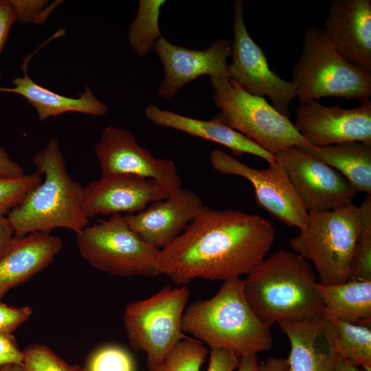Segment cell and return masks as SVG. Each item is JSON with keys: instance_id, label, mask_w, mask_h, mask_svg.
<instances>
[{"instance_id": "cell-27", "label": "cell", "mask_w": 371, "mask_h": 371, "mask_svg": "<svg viewBox=\"0 0 371 371\" xmlns=\"http://www.w3.org/2000/svg\"><path fill=\"white\" fill-rule=\"evenodd\" d=\"M359 207V232L350 266L349 279L371 280V195H367Z\"/></svg>"}, {"instance_id": "cell-17", "label": "cell", "mask_w": 371, "mask_h": 371, "mask_svg": "<svg viewBox=\"0 0 371 371\" xmlns=\"http://www.w3.org/2000/svg\"><path fill=\"white\" fill-rule=\"evenodd\" d=\"M203 205L198 194L181 188L139 212L123 216L136 235L160 250L184 231Z\"/></svg>"}, {"instance_id": "cell-13", "label": "cell", "mask_w": 371, "mask_h": 371, "mask_svg": "<svg viewBox=\"0 0 371 371\" xmlns=\"http://www.w3.org/2000/svg\"><path fill=\"white\" fill-rule=\"evenodd\" d=\"M101 175L127 174L155 181L169 195L182 188L175 163L155 157L129 131L106 127L95 146Z\"/></svg>"}, {"instance_id": "cell-3", "label": "cell", "mask_w": 371, "mask_h": 371, "mask_svg": "<svg viewBox=\"0 0 371 371\" xmlns=\"http://www.w3.org/2000/svg\"><path fill=\"white\" fill-rule=\"evenodd\" d=\"M181 328L210 350H228L238 358L267 351L273 346L270 327L251 308L240 278L224 281L212 297L186 306Z\"/></svg>"}, {"instance_id": "cell-29", "label": "cell", "mask_w": 371, "mask_h": 371, "mask_svg": "<svg viewBox=\"0 0 371 371\" xmlns=\"http://www.w3.org/2000/svg\"><path fill=\"white\" fill-rule=\"evenodd\" d=\"M42 179L37 171L14 177H0V213L7 215Z\"/></svg>"}, {"instance_id": "cell-25", "label": "cell", "mask_w": 371, "mask_h": 371, "mask_svg": "<svg viewBox=\"0 0 371 371\" xmlns=\"http://www.w3.org/2000/svg\"><path fill=\"white\" fill-rule=\"evenodd\" d=\"M330 322L338 356L355 366L371 371V330L368 326L339 319Z\"/></svg>"}, {"instance_id": "cell-33", "label": "cell", "mask_w": 371, "mask_h": 371, "mask_svg": "<svg viewBox=\"0 0 371 371\" xmlns=\"http://www.w3.org/2000/svg\"><path fill=\"white\" fill-rule=\"evenodd\" d=\"M32 314L30 306L12 307L0 301V333H12Z\"/></svg>"}, {"instance_id": "cell-26", "label": "cell", "mask_w": 371, "mask_h": 371, "mask_svg": "<svg viewBox=\"0 0 371 371\" xmlns=\"http://www.w3.org/2000/svg\"><path fill=\"white\" fill-rule=\"evenodd\" d=\"M165 0H140L138 9L128 33V42L136 54L146 55L162 37L159 19Z\"/></svg>"}, {"instance_id": "cell-16", "label": "cell", "mask_w": 371, "mask_h": 371, "mask_svg": "<svg viewBox=\"0 0 371 371\" xmlns=\"http://www.w3.org/2000/svg\"><path fill=\"white\" fill-rule=\"evenodd\" d=\"M168 196L154 180L127 174H111L82 189V207L88 218L98 215L135 214Z\"/></svg>"}, {"instance_id": "cell-30", "label": "cell", "mask_w": 371, "mask_h": 371, "mask_svg": "<svg viewBox=\"0 0 371 371\" xmlns=\"http://www.w3.org/2000/svg\"><path fill=\"white\" fill-rule=\"evenodd\" d=\"M23 351L22 371H85L78 365L68 364L42 344H31Z\"/></svg>"}, {"instance_id": "cell-20", "label": "cell", "mask_w": 371, "mask_h": 371, "mask_svg": "<svg viewBox=\"0 0 371 371\" xmlns=\"http://www.w3.org/2000/svg\"><path fill=\"white\" fill-rule=\"evenodd\" d=\"M63 247V240L50 233H33L14 238L0 258V301L49 266Z\"/></svg>"}, {"instance_id": "cell-42", "label": "cell", "mask_w": 371, "mask_h": 371, "mask_svg": "<svg viewBox=\"0 0 371 371\" xmlns=\"http://www.w3.org/2000/svg\"><path fill=\"white\" fill-rule=\"evenodd\" d=\"M0 371H22V370L20 366L8 365L1 368Z\"/></svg>"}, {"instance_id": "cell-1", "label": "cell", "mask_w": 371, "mask_h": 371, "mask_svg": "<svg viewBox=\"0 0 371 371\" xmlns=\"http://www.w3.org/2000/svg\"><path fill=\"white\" fill-rule=\"evenodd\" d=\"M276 229L265 218L203 205L194 220L159 250V274L177 286L194 279L226 281L248 276L267 257Z\"/></svg>"}, {"instance_id": "cell-28", "label": "cell", "mask_w": 371, "mask_h": 371, "mask_svg": "<svg viewBox=\"0 0 371 371\" xmlns=\"http://www.w3.org/2000/svg\"><path fill=\"white\" fill-rule=\"evenodd\" d=\"M207 354L205 345L188 336L175 345L159 365L144 371H201Z\"/></svg>"}, {"instance_id": "cell-2", "label": "cell", "mask_w": 371, "mask_h": 371, "mask_svg": "<svg viewBox=\"0 0 371 371\" xmlns=\"http://www.w3.org/2000/svg\"><path fill=\"white\" fill-rule=\"evenodd\" d=\"M243 282L251 308L269 327L284 320L323 314L312 266L293 251L279 249L268 256Z\"/></svg>"}, {"instance_id": "cell-11", "label": "cell", "mask_w": 371, "mask_h": 371, "mask_svg": "<svg viewBox=\"0 0 371 371\" xmlns=\"http://www.w3.org/2000/svg\"><path fill=\"white\" fill-rule=\"evenodd\" d=\"M212 168L222 175H236L249 181L256 203L284 224L302 232L308 212L296 193L286 172L276 160L265 169L252 168L227 153L214 149L210 154Z\"/></svg>"}, {"instance_id": "cell-38", "label": "cell", "mask_w": 371, "mask_h": 371, "mask_svg": "<svg viewBox=\"0 0 371 371\" xmlns=\"http://www.w3.org/2000/svg\"><path fill=\"white\" fill-rule=\"evenodd\" d=\"M14 229L7 215L0 213V258L14 239Z\"/></svg>"}, {"instance_id": "cell-36", "label": "cell", "mask_w": 371, "mask_h": 371, "mask_svg": "<svg viewBox=\"0 0 371 371\" xmlns=\"http://www.w3.org/2000/svg\"><path fill=\"white\" fill-rule=\"evenodd\" d=\"M15 22L16 19L12 0H0V54L8 39L10 28Z\"/></svg>"}, {"instance_id": "cell-10", "label": "cell", "mask_w": 371, "mask_h": 371, "mask_svg": "<svg viewBox=\"0 0 371 371\" xmlns=\"http://www.w3.org/2000/svg\"><path fill=\"white\" fill-rule=\"evenodd\" d=\"M233 11L229 78L251 95L268 97L278 112L289 117V104L296 98L294 84L270 69L264 52L252 39L245 23L243 0L235 1Z\"/></svg>"}, {"instance_id": "cell-40", "label": "cell", "mask_w": 371, "mask_h": 371, "mask_svg": "<svg viewBox=\"0 0 371 371\" xmlns=\"http://www.w3.org/2000/svg\"><path fill=\"white\" fill-rule=\"evenodd\" d=\"M258 364L257 355L245 356L239 359L238 371H257Z\"/></svg>"}, {"instance_id": "cell-21", "label": "cell", "mask_w": 371, "mask_h": 371, "mask_svg": "<svg viewBox=\"0 0 371 371\" xmlns=\"http://www.w3.org/2000/svg\"><path fill=\"white\" fill-rule=\"evenodd\" d=\"M144 114L149 121L156 125L216 142L230 149L234 155L250 154L262 158L269 164L276 160L273 154L214 117L209 120L194 119L161 109L154 104L146 106Z\"/></svg>"}, {"instance_id": "cell-34", "label": "cell", "mask_w": 371, "mask_h": 371, "mask_svg": "<svg viewBox=\"0 0 371 371\" xmlns=\"http://www.w3.org/2000/svg\"><path fill=\"white\" fill-rule=\"evenodd\" d=\"M23 351L12 333H0V369L8 365L21 366Z\"/></svg>"}, {"instance_id": "cell-41", "label": "cell", "mask_w": 371, "mask_h": 371, "mask_svg": "<svg viewBox=\"0 0 371 371\" xmlns=\"http://www.w3.org/2000/svg\"><path fill=\"white\" fill-rule=\"evenodd\" d=\"M335 371H361L357 366L352 365L345 359L339 357L337 361Z\"/></svg>"}, {"instance_id": "cell-9", "label": "cell", "mask_w": 371, "mask_h": 371, "mask_svg": "<svg viewBox=\"0 0 371 371\" xmlns=\"http://www.w3.org/2000/svg\"><path fill=\"white\" fill-rule=\"evenodd\" d=\"M79 254L91 267L120 277H156L159 250L129 227L122 214L99 219L76 234Z\"/></svg>"}, {"instance_id": "cell-18", "label": "cell", "mask_w": 371, "mask_h": 371, "mask_svg": "<svg viewBox=\"0 0 371 371\" xmlns=\"http://www.w3.org/2000/svg\"><path fill=\"white\" fill-rule=\"evenodd\" d=\"M339 55L371 74V0H334L323 29Z\"/></svg>"}, {"instance_id": "cell-7", "label": "cell", "mask_w": 371, "mask_h": 371, "mask_svg": "<svg viewBox=\"0 0 371 371\" xmlns=\"http://www.w3.org/2000/svg\"><path fill=\"white\" fill-rule=\"evenodd\" d=\"M359 225V207L354 203L311 212L307 227L290 240V247L313 264L320 284L343 283L349 279Z\"/></svg>"}, {"instance_id": "cell-32", "label": "cell", "mask_w": 371, "mask_h": 371, "mask_svg": "<svg viewBox=\"0 0 371 371\" xmlns=\"http://www.w3.org/2000/svg\"><path fill=\"white\" fill-rule=\"evenodd\" d=\"M60 2L56 1L49 3L47 1L12 0L16 21L36 24L43 23Z\"/></svg>"}, {"instance_id": "cell-22", "label": "cell", "mask_w": 371, "mask_h": 371, "mask_svg": "<svg viewBox=\"0 0 371 371\" xmlns=\"http://www.w3.org/2000/svg\"><path fill=\"white\" fill-rule=\"evenodd\" d=\"M34 54L23 59L21 65L23 76L12 80L13 87H0V92L21 95L34 108L41 121L69 112L93 116H100L107 113V106L87 87L78 98H71L58 94L34 82L28 76L27 69V63Z\"/></svg>"}, {"instance_id": "cell-24", "label": "cell", "mask_w": 371, "mask_h": 371, "mask_svg": "<svg viewBox=\"0 0 371 371\" xmlns=\"http://www.w3.org/2000/svg\"><path fill=\"white\" fill-rule=\"evenodd\" d=\"M323 306V316L351 324L370 325L371 322V280L348 279L332 285L319 282Z\"/></svg>"}, {"instance_id": "cell-23", "label": "cell", "mask_w": 371, "mask_h": 371, "mask_svg": "<svg viewBox=\"0 0 371 371\" xmlns=\"http://www.w3.org/2000/svg\"><path fill=\"white\" fill-rule=\"evenodd\" d=\"M300 148L337 170L357 192L371 195V142H345L322 147Z\"/></svg>"}, {"instance_id": "cell-14", "label": "cell", "mask_w": 371, "mask_h": 371, "mask_svg": "<svg viewBox=\"0 0 371 371\" xmlns=\"http://www.w3.org/2000/svg\"><path fill=\"white\" fill-rule=\"evenodd\" d=\"M293 124L311 147L371 142V101L350 109L328 106L316 100L300 103Z\"/></svg>"}, {"instance_id": "cell-8", "label": "cell", "mask_w": 371, "mask_h": 371, "mask_svg": "<svg viewBox=\"0 0 371 371\" xmlns=\"http://www.w3.org/2000/svg\"><path fill=\"white\" fill-rule=\"evenodd\" d=\"M190 295L186 286H168L126 306L122 322L128 344L135 351L146 354L147 369L159 365L188 337L181 322Z\"/></svg>"}, {"instance_id": "cell-37", "label": "cell", "mask_w": 371, "mask_h": 371, "mask_svg": "<svg viewBox=\"0 0 371 371\" xmlns=\"http://www.w3.org/2000/svg\"><path fill=\"white\" fill-rule=\"evenodd\" d=\"M23 174L21 166L13 161L7 151L0 146V177H14Z\"/></svg>"}, {"instance_id": "cell-35", "label": "cell", "mask_w": 371, "mask_h": 371, "mask_svg": "<svg viewBox=\"0 0 371 371\" xmlns=\"http://www.w3.org/2000/svg\"><path fill=\"white\" fill-rule=\"evenodd\" d=\"M239 359L234 352L228 350H210L207 371H234L238 366Z\"/></svg>"}, {"instance_id": "cell-31", "label": "cell", "mask_w": 371, "mask_h": 371, "mask_svg": "<svg viewBox=\"0 0 371 371\" xmlns=\"http://www.w3.org/2000/svg\"><path fill=\"white\" fill-rule=\"evenodd\" d=\"M85 371H135V365L126 350L118 346L108 345L91 355Z\"/></svg>"}, {"instance_id": "cell-19", "label": "cell", "mask_w": 371, "mask_h": 371, "mask_svg": "<svg viewBox=\"0 0 371 371\" xmlns=\"http://www.w3.org/2000/svg\"><path fill=\"white\" fill-rule=\"evenodd\" d=\"M278 325L290 343L289 371H335L339 356L329 319L320 315Z\"/></svg>"}, {"instance_id": "cell-12", "label": "cell", "mask_w": 371, "mask_h": 371, "mask_svg": "<svg viewBox=\"0 0 371 371\" xmlns=\"http://www.w3.org/2000/svg\"><path fill=\"white\" fill-rule=\"evenodd\" d=\"M284 168L308 213L325 212L353 203L357 192L337 170L310 155L300 147L274 155Z\"/></svg>"}, {"instance_id": "cell-5", "label": "cell", "mask_w": 371, "mask_h": 371, "mask_svg": "<svg viewBox=\"0 0 371 371\" xmlns=\"http://www.w3.org/2000/svg\"><path fill=\"white\" fill-rule=\"evenodd\" d=\"M302 51L292 70L300 103L325 97L370 100L371 74L347 63L334 49L324 30L307 29Z\"/></svg>"}, {"instance_id": "cell-15", "label": "cell", "mask_w": 371, "mask_h": 371, "mask_svg": "<svg viewBox=\"0 0 371 371\" xmlns=\"http://www.w3.org/2000/svg\"><path fill=\"white\" fill-rule=\"evenodd\" d=\"M232 49V41L227 38L215 40L205 49L198 50L174 45L161 37L153 47L164 73L159 94L171 100L182 87L201 76L229 78L227 59Z\"/></svg>"}, {"instance_id": "cell-4", "label": "cell", "mask_w": 371, "mask_h": 371, "mask_svg": "<svg viewBox=\"0 0 371 371\" xmlns=\"http://www.w3.org/2000/svg\"><path fill=\"white\" fill-rule=\"evenodd\" d=\"M41 182L7 216L14 237L65 228L79 233L89 225L82 207V189L69 174L58 142L50 139L32 159Z\"/></svg>"}, {"instance_id": "cell-6", "label": "cell", "mask_w": 371, "mask_h": 371, "mask_svg": "<svg viewBox=\"0 0 371 371\" xmlns=\"http://www.w3.org/2000/svg\"><path fill=\"white\" fill-rule=\"evenodd\" d=\"M210 79L214 102L220 110L214 119L273 155L291 147H311L289 117L265 98L247 93L229 78Z\"/></svg>"}, {"instance_id": "cell-39", "label": "cell", "mask_w": 371, "mask_h": 371, "mask_svg": "<svg viewBox=\"0 0 371 371\" xmlns=\"http://www.w3.org/2000/svg\"><path fill=\"white\" fill-rule=\"evenodd\" d=\"M257 371H289L287 361L282 357H268L259 362Z\"/></svg>"}]
</instances>
